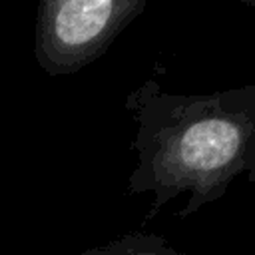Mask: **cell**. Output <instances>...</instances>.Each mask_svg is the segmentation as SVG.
<instances>
[{"instance_id": "cell-3", "label": "cell", "mask_w": 255, "mask_h": 255, "mask_svg": "<svg viewBox=\"0 0 255 255\" xmlns=\"http://www.w3.org/2000/svg\"><path fill=\"white\" fill-rule=\"evenodd\" d=\"M80 255H187L167 243L165 237L151 233H126L112 241L86 249Z\"/></svg>"}, {"instance_id": "cell-1", "label": "cell", "mask_w": 255, "mask_h": 255, "mask_svg": "<svg viewBox=\"0 0 255 255\" xmlns=\"http://www.w3.org/2000/svg\"><path fill=\"white\" fill-rule=\"evenodd\" d=\"M133 122V195L151 193L147 219L181 193L189 217L217 201L237 177L255 183V82L211 94H171L143 80L124 104Z\"/></svg>"}, {"instance_id": "cell-4", "label": "cell", "mask_w": 255, "mask_h": 255, "mask_svg": "<svg viewBox=\"0 0 255 255\" xmlns=\"http://www.w3.org/2000/svg\"><path fill=\"white\" fill-rule=\"evenodd\" d=\"M243 4H247V6H253L255 8V0H241Z\"/></svg>"}, {"instance_id": "cell-2", "label": "cell", "mask_w": 255, "mask_h": 255, "mask_svg": "<svg viewBox=\"0 0 255 255\" xmlns=\"http://www.w3.org/2000/svg\"><path fill=\"white\" fill-rule=\"evenodd\" d=\"M145 0H44L38 4L34 56L52 78L98 60L145 10Z\"/></svg>"}]
</instances>
